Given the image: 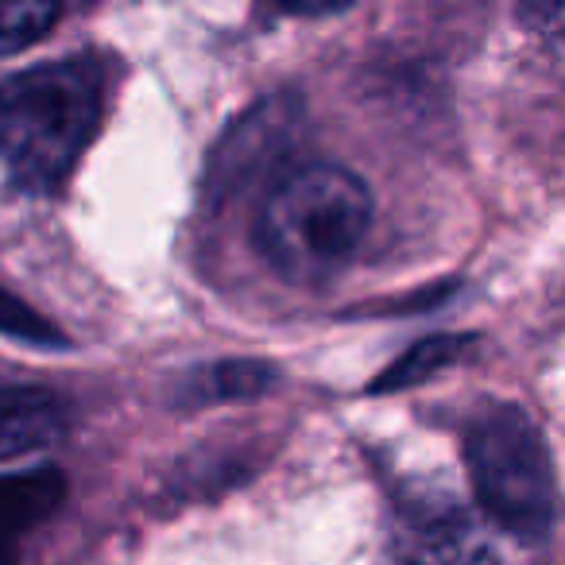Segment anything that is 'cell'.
I'll use <instances>...</instances> for the list:
<instances>
[{
	"instance_id": "cell-1",
	"label": "cell",
	"mask_w": 565,
	"mask_h": 565,
	"mask_svg": "<svg viewBox=\"0 0 565 565\" xmlns=\"http://www.w3.org/2000/svg\"><path fill=\"white\" fill-rule=\"evenodd\" d=\"M372 225V194L353 171L310 163L282 174L259 210V248L287 279L318 282L353 259Z\"/></svg>"
},
{
	"instance_id": "cell-2",
	"label": "cell",
	"mask_w": 565,
	"mask_h": 565,
	"mask_svg": "<svg viewBox=\"0 0 565 565\" xmlns=\"http://www.w3.org/2000/svg\"><path fill=\"white\" fill-rule=\"evenodd\" d=\"M102 120L94 63H47L0 86V159L17 182L51 190L71 174Z\"/></svg>"
},
{
	"instance_id": "cell-3",
	"label": "cell",
	"mask_w": 565,
	"mask_h": 565,
	"mask_svg": "<svg viewBox=\"0 0 565 565\" xmlns=\"http://www.w3.org/2000/svg\"><path fill=\"white\" fill-rule=\"evenodd\" d=\"M469 469L484 511L523 542L550 534L557 484L539 426L515 407H495L469 434Z\"/></svg>"
},
{
	"instance_id": "cell-4",
	"label": "cell",
	"mask_w": 565,
	"mask_h": 565,
	"mask_svg": "<svg viewBox=\"0 0 565 565\" xmlns=\"http://www.w3.org/2000/svg\"><path fill=\"white\" fill-rule=\"evenodd\" d=\"M395 554L407 565H500L484 526L457 500L430 492L395 508Z\"/></svg>"
},
{
	"instance_id": "cell-5",
	"label": "cell",
	"mask_w": 565,
	"mask_h": 565,
	"mask_svg": "<svg viewBox=\"0 0 565 565\" xmlns=\"http://www.w3.org/2000/svg\"><path fill=\"white\" fill-rule=\"evenodd\" d=\"M66 434V407L43 387H0V461L40 454Z\"/></svg>"
},
{
	"instance_id": "cell-6",
	"label": "cell",
	"mask_w": 565,
	"mask_h": 565,
	"mask_svg": "<svg viewBox=\"0 0 565 565\" xmlns=\"http://www.w3.org/2000/svg\"><path fill=\"white\" fill-rule=\"evenodd\" d=\"M66 495V477L58 469H32L0 477V542L20 546L28 531L55 515Z\"/></svg>"
},
{
	"instance_id": "cell-7",
	"label": "cell",
	"mask_w": 565,
	"mask_h": 565,
	"mask_svg": "<svg viewBox=\"0 0 565 565\" xmlns=\"http://www.w3.org/2000/svg\"><path fill=\"white\" fill-rule=\"evenodd\" d=\"M58 20V0H0V55L40 43Z\"/></svg>"
},
{
	"instance_id": "cell-8",
	"label": "cell",
	"mask_w": 565,
	"mask_h": 565,
	"mask_svg": "<svg viewBox=\"0 0 565 565\" xmlns=\"http://www.w3.org/2000/svg\"><path fill=\"white\" fill-rule=\"evenodd\" d=\"M465 341L461 338H446V341H426V345H418L411 356H403L399 364H395V372L387 380H380V387H399V384H411V380H423L426 372H434L441 361H454L457 353H461Z\"/></svg>"
},
{
	"instance_id": "cell-9",
	"label": "cell",
	"mask_w": 565,
	"mask_h": 565,
	"mask_svg": "<svg viewBox=\"0 0 565 565\" xmlns=\"http://www.w3.org/2000/svg\"><path fill=\"white\" fill-rule=\"evenodd\" d=\"M0 333H17V338L28 341H55V330L47 322H40L24 302L12 299L4 287H0Z\"/></svg>"
},
{
	"instance_id": "cell-10",
	"label": "cell",
	"mask_w": 565,
	"mask_h": 565,
	"mask_svg": "<svg viewBox=\"0 0 565 565\" xmlns=\"http://www.w3.org/2000/svg\"><path fill=\"white\" fill-rule=\"evenodd\" d=\"M523 17L542 40L565 51V0H523Z\"/></svg>"
},
{
	"instance_id": "cell-11",
	"label": "cell",
	"mask_w": 565,
	"mask_h": 565,
	"mask_svg": "<svg viewBox=\"0 0 565 565\" xmlns=\"http://www.w3.org/2000/svg\"><path fill=\"white\" fill-rule=\"evenodd\" d=\"M275 4L295 12V17H330V12L349 9L353 0H275Z\"/></svg>"
},
{
	"instance_id": "cell-12",
	"label": "cell",
	"mask_w": 565,
	"mask_h": 565,
	"mask_svg": "<svg viewBox=\"0 0 565 565\" xmlns=\"http://www.w3.org/2000/svg\"><path fill=\"white\" fill-rule=\"evenodd\" d=\"M0 565H20V546H12V542H0Z\"/></svg>"
}]
</instances>
